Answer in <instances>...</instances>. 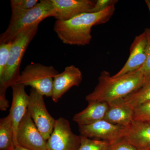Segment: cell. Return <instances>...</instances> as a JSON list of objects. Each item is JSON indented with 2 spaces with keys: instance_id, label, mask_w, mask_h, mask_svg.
<instances>
[{
  "instance_id": "cell-1",
  "label": "cell",
  "mask_w": 150,
  "mask_h": 150,
  "mask_svg": "<svg viewBox=\"0 0 150 150\" xmlns=\"http://www.w3.org/2000/svg\"><path fill=\"white\" fill-rule=\"evenodd\" d=\"M115 9V5H112L99 12L82 13L66 21L56 20L54 31L65 44L85 46L91 41L93 26L108 21Z\"/></svg>"
},
{
  "instance_id": "cell-2",
  "label": "cell",
  "mask_w": 150,
  "mask_h": 150,
  "mask_svg": "<svg viewBox=\"0 0 150 150\" xmlns=\"http://www.w3.org/2000/svg\"><path fill=\"white\" fill-rule=\"evenodd\" d=\"M145 78L138 71L116 78L111 76L107 71H103L98 78V83L93 91L86 96V100L109 103L124 98L140 88Z\"/></svg>"
},
{
  "instance_id": "cell-3",
  "label": "cell",
  "mask_w": 150,
  "mask_h": 150,
  "mask_svg": "<svg viewBox=\"0 0 150 150\" xmlns=\"http://www.w3.org/2000/svg\"><path fill=\"white\" fill-rule=\"evenodd\" d=\"M51 0H41L32 8L11 18L8 27L0 36V44L13 42L19 35L39 24L43 20L54 17Z\"/></svg>"
},
{
  "instance_id": "cell-4",
  "label": "cell",
  "mask_w": 150,
  "mask_h": 150,
  "mask_svg": "<svg viewBox=\"0 0 150 150\" xmlns=\"http://www.w3.org/2000/svg\"><path fill=\"white\" fill-rule=\"evenodd\" d=\"M39 24L22 33L13 41L8 62L0 77V88L6 89L14 84L20 75V67L30 43L36 35Z\"/></svg>"
},
{
  "instance_id": "cell-5",
  "label": "cell",
  "mask_w": 150,
  "mask_h": 150,
  "mask_svg": "<svg viewBox=\"0 0 150 150\" xmlns=\"http://www.w3.org/2000/svg\"><path fill=\"white\" fill-rule=\"evenodd\" d=\"M59 73L52 66L30 64L21 72L14 84L30 86L43 96L51 97L54 79Z\"/></svg>"
},
{
  "instance_id": "cell-6",
  "label": "cell",
  "mask_w": 150,
  "mask_h": 150,
  "mask_svg": "<svg viewBox=\"0 0 150 150\" xmlns=\"http://www.w3.org/2000/svg\"><path fill=\"white\" fill-rule=\"evenodd\" d=\"M29 96L28 111L38 129L47 141L54 130L56 120L47 110L43 95L32 88Z\"/></svg>"
},
{
  "instance_id": "cell-7",
  "label": "cell",
  "mask_w": 150,
  "mask_h": 150,
  "mask_svg": "<svg viewBox=\"0 0 150 150\" xmlns=\"http://www.w3.org/2000/svg\"><path fill=\"white\" fill-rule=\"evenodd\" d=\"M81 136L73 133L69 122L60 117L56 119L54 130L47 141V150H78Z\"/></svg>"
},
{
  "instance_id": "cell-8",
  "label": "cell",
  "mask_w": 150,
  "mask_h": 150,
  "mask_svg": "<svg viewBox=\"0 0 150 150\" xmlns=\"http://www.w3.org/2000/svg\"><path fill=\"white\" fill-rule=\"evenodd\" d=\"M81 135L91 139L114 143L123 139L127 127L102 120L87 125H78Z\"/></svg>"
},
{
  "instance_id": "cell-9",
  "label": "cell",
  "mask_w": 150,
  "mask_h": 150,
  "mask_svg": "<svg viewBox=\"0 0 150 150\" xmlns=\"http://www.w3.org/2000/svg\"><path fill=\"white\" fill-rule=\"evenodd\" d=\"M18 146L30 150H47V141L45 140L26 111L19 125L16 135Z\"/></svg>"
},
{
  "instance_id": "cell-10",
  "label": "cell",
  "mask_w": 150,
  "mask_h": 150,
  "mask_svg": "<svg viewBox=\"0 0 150 150\" xmlns=\"http://www.w3.org/2000/svg\"><path fill=\"white\" fill-rule=\"evenodd\" d=\"M56 20L66 21L86 13H91L96 1L91 0H51Z\"/></svg>"
},
{
  "instance_id": "cell-11",
  "label": "cell",
  "mask_w": 150,
  "mask_h": 150,
  "mask_svg": "<svg viewBox=\"0 0 150 150\" xmlns=\"http://www.w3.org/2000/svg\"><path fill=\"white\" fill-rule=\"evenodd\" d=\"M147 47V37L144 31L135 38L130 48L129 59L122 69L112 76L118 77L139 69L146 62Z\"/></svg>"
},
{
  "instance_id": "cell-12",
  "label": "cell",
  "mask_w": 150,
  "mask_h": 150,
  "mask_svg": "<svg viewBox=\"0 0 150 150\" xmlns=\"http://www.w3.org/2000/svg\"><path fill=\"white\" fill-rule=\"evenodd\" d=\"M82 79V74L77 67L73 65L66 67L62 73H59L54 78L52 100L54 102H58L70 88L79 85Z\"/></svg>"
},
{
  "instance_id": "cell-13",
  "label": "cell",
  "mask_w": 150,
  "mask_h": 150,
  "mask_svg": "<svg viewBox=\"0 0 150 150\" xmlns=\"http://www.w3.org/2000/svg\"><path fill=\"white\" fill-rule=\"evenodd\" d=\"M11 87L12 89V103L9 114L12 121L15 147L18 146L16 141L18 129L27 111L29 96L26 93L25 86L23 85L14 84Z\"/></svg>"
},
{
  "instance_id": "cell-14",
  "label": "cell",
  "mask_w": 150,
  "mask_h": 150,
  "mask_svg": "<svg viewBox=\"0 0 150 150\" xmlns=\"http://www.w3.org/2000/svg\"><path fill=\"white\" fill-rule=\"evenodd\" d=\"M123 139L138 150H150V122L133 121L127 127Z\"/></svg>"
},
{
  "instance_id": "cell-15",
  "label": "cell",
  "mask_w": 150,
  "mask_h": 150,
  "mask_svg": "<svg viewBox=\"0 0 150 150\" xmlns=\"http://www.w3.org/2000/svg\"><path fill=\"white\" fill-rule=\"evenodd\" d=\"M108 108L104 120L125 127L134 121V109L126 104L123 98L108 103Z\"/></svg>"
},
{
  "instance_id": "cell-16",
  "label": "cell",
  "mask_w": 150,
  "mask_h": 150,
  "mask_svg": "<svg viewBox=\"0 0 150 150\" xmlns=\"http://www.w3.org/2000/svg\"><path fill=\"white\" fill-rule=\"evenodd\" d=\"M87 106L74 115L73 121L78 125H87L103 120L108 108L107 103L91 101Z\"/></svg>"
},
{
  "instance_id": "cell-17",
  "label": "cell",
  "mask_w": 150,
  "mask_h": 150,
  "mask_svg": "<svg viewBox=\"0 0 150 150\" xmlns=\"http://www.w3.org/2000/svg\"><path fill=\"white\" fill-rule=\"evenodd\" d=\"M14 132L10 115L0 120V150H13Z\"/></svg>"
},
{
  "instance_id": "cell-18",
  "label": "cell",
  "mask_w": 150,
  "mask_h": 150,
  "mask_svg": "<svg viewBox=\"0 0 150 150\" xmlns=\"http://www.w3.org/2000/svg\"><path fill=\"white\" fill-rule=\"evenodd\" d=\"M126 104L134 108L150 100V74L145 77L142 86L123 98Z\"/></svg>"
},
{
  "instance_id": "cell-19",
  "label": "cell",
  "mask_w": 150,
  "mask_h": 150,
  "mask_svg": "<svg viewBox=\"0 0 150 150\" xmlns=\"http://www.w3.org/2000/svg\"><path fill=\"white\" fill-rule=\"evenodd\" d=\"M81 136L78 150H109L111 143L103 140L92 139Z\"/></svg>"
},
{
  "instance_id": "cell-20",
  "label": "cell",
  "mask_w": 150,
  "mask_h": 150,
  "mask_svg": "<svg viewBox=\"0 0 150 150\" xmlns=\"http://www.w3.org/2000/svg\"><path fill=\"white\" fill-rule=\"evenodd\" d=\"M38 0H11V18L14 17L32 8L38 3Z\"/></svg>"
},
{
  "instance_id": "cell-21",
  "label": "cell",
  "mask_w": 150,
  "mask_h": 150,
  "mask_svg": "<svg viewBox=\"0 0 150 150\" xmlns=\"http://www.w3.org/2000/svg\"><path fill=\"white\" fill-rule=\"evenodd\" d=\"M134 121L150 122V100L134 108Z\"/></svg>"
},
{
  "instance_id": "cell-22",
  "label": "cell",
  "mask_w": 150,
  "mask_h": 150,
  "mask_svg": "<svg viewBox=\"0 0 150 150\" xmlns=\"http://www.w3.org/2000/svg\"><path fill=\"white\" fill-rule=\"evenodd\" d=\"M13 42L0 44V77L2 76L8 62Z\"/></svg>"
},
{
  "instance_id": "cell-23",
  "label": "cell",
  "mask_w": 150,
  "mask_h": 150,
  "mask_svg": "<svg viewBox=\"0 0 150 150\" xmlns=\"http://www.w3.org/2000/svg\"><path fill=\"white\" fill-rule=\"evenodd\" d=\"M144 31L148 39L146 59L143 66L137 71L146 77L150 74V28H146Z\"/></svg>"
},
{
  "instance_id": "cell-24",
  "label": "cell",
  "mask_w": 150,
  "mask_h": 150,
  "mask_svg": "<svg viewBox=\"0 0 150 150\" xmlns=\"http://www.w3.org/2000/svg\"><path fill=\"white\" fill-rule=\"evenodd\" d=\"M109 150H138L129 142L123 139L112 143Z\"/></svg>"
},
{
  "instance_id": "cell-25",
  "label": "cell",
  "mask_w": 150,
  "mask_h": 150,
  "mask_svg": "<svg viewBox=\"0 0 150 150\" xmlns=\"http://www.w3.org/2000/svg\"><path fill=\"white\" fill-rule=\"evenodd\" d=\"M118 2L117 0H97L96 1L94 7L91 13L99 12L112 5H115Z\"/></svg>"
},
{
  "instance_id": "cell-26",
  "label": "cell",
  "mask_w": 150,
  "mask_h": 150,
  "mask_svg": "<svg viewBox=\"0 0 150 150\" xmlns=\"http://www.w3.org/2000/svg\"><path fill=\"white\" fill-rule=\"evenodd\" d=\"M6 90L4 88H0V110L6 111L9 107V101L6 98Z\"/></svg>"
},
{
  "instance_id": "cell-27",
  "label": "cell",
  "mask_w": 150,
  "mask_h": 150,
  "mask_svg": "<svg viewBox=\"0 0 150 150\" xmlns=\"http://www.w3.org/2000/svg\"><path fill=\"white\" fill-rule=\"evenodd\" d=\"M13 150H30L27 149H25V148L22 147L21 146H16L15 147L14 149Z\"/></svg>"
},
{
  "instance_id": "cell-28",
  "label": "cell",
  "mask_w": 150,
  "mask_h": 150,
  "mask_svg": "<svg viewBox=\"0 0 150 150\" xmlns=\"http://www.w3.org/2000/svg\"><path fill=\"white\" fill-rule=\"evenodd\" d=\"M145 2H146L147 6L148 8L149 9V11L150 13V0H146Z\"/></svg>"
},
{
  "instance_id": "cell-29",
  "label": "cell",
  "mask_w": 150,
  "mask_h": 150,
  "mask_svg": "<svg viewBox=\"0 0 150 150\" xmlns=\"http://www.w3.org/2000/svg\"></svg>"
}]
</instances>
